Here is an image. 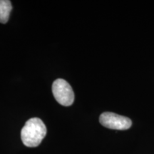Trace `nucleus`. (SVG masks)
Wrapping results in <instances>:
<instances>
[{"label": "nucleus", "mask_w": 154, "mask_h": 154, "mask_svg": "<svg viewBox=\"0 0 154 154\" xmlns=\"http://www.w3.org/2000/svg\"><path fill=\"white\" fill-rule=\"evenodd\" d=\"M52 92L58 103L63 106L72 105L74 101V93L70 84L62 79H58L52 85Z\"/></svg>", "instance_id": "nucleus-2"}, {"label": "nucleus", "mask_w": 154, "mask_h": 154, "mask_svg": "<svg viewBox=\"0 0 154 154\" xmlns=\"http://www.w3.org/2000/svg\"><path fill=\"white\" fill-rule=\"evenodd\" d=\"M99 122L102 126L115 130H127L132 126V121L129 118L112 112L101 113Z\"/></svg>", "instance_id": "nucleus-3"}, {"label": "nucleus", "mask_w": 154, "mask_h": 154, "mask_svg": "<svg viewBox=\"0 0 154 154\" xmlns=\"http://www.w3.org/2000/svg\"><path fill=\"white\" fill-rule=\"evenodd\" d=\"M47 134V127L41 119L32 118L28 120L21 131L23 143L27 147H36Z\"/></svg>", "instance_id": "nucleus-1"}, {"label": "nucleus", "mask_w": 154, "mask_h": 154, "mask_svg": "<svg viewBox=\"0 0 154 154\" xmlns=\"http://www.w3.org/2000/svg\"><path fill=\"white\" fill-rule=\"evenodd\" d=\"M11 9L12 6L10 1L0 0V23L6 24L8 22Z\"/></svg>", "instance_id": "nucleus-4"}]
</instances>
